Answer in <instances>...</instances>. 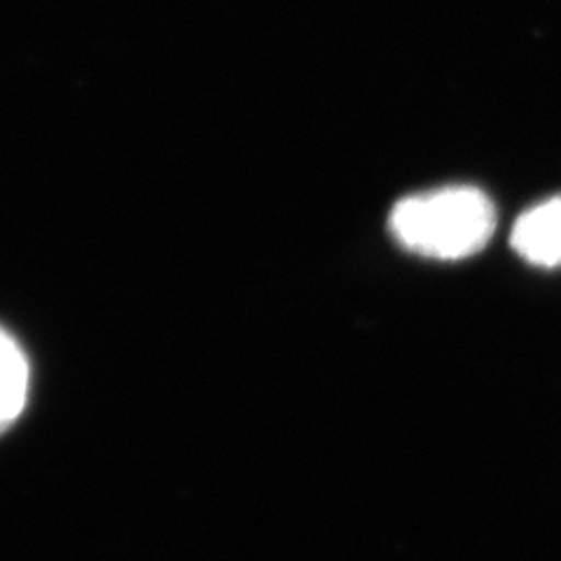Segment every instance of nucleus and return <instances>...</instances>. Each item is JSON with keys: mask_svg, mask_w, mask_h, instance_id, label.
<instances>
[{"mask_svg": "<svg viewBox=\"0 0 561 561\" xmlns=\"http://www.w3.org/2000/svg\"><path fill=\"white\" fill-rule=\"evenodd\" d=\"M393 239L414 255L463 260L496 232V208L482 190L451 185L400 199L389 218Z\"/></svg>", "mask_w": 561, "mask_h": 561, "instance_id": "1", "label": "nucleus"}, {"mask_svg": "<svg viewBox=\"0 0 561 561\" xmlns=\"http://www.w3.org/2000/svg\"><path fill=\"white\" fill-rule=\"evenodd\" d=\"M31 370L22 346L0 328V433L8 431L26 408Z\"/></svg>", "mask_w": 561, "mask_h": 561, "instance_id": "3", "label": "nucleus"}, {"mask_svg": "<svg viewBox=\"0 0 561 561\" xmlns=\"http://www.w3.org/2000/svg\"><path fill=\"white\" fill-rule=\"evenodd\" d=\"M513 251L536 267H561V195L522 214L511 232Z\"/></svg>", "mask_w": 561, "mask_h": 561, "instance_id": "2", "label": "nucleus"}]
</instances>
